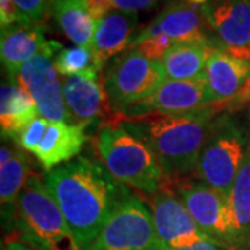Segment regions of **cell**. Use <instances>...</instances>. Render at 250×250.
Segmentation results:
<instances>
[{
  "instance_id": "cell-1",
  "label": "cell",
  "mask_w": 250,
  "mask_h": 250,
  "mask_svg": "<svg viewBox=\"0 0 250 250\" xmlns=\"http://www.w3.org/2000/svg\"><path fill=\"white\" fill-rule=\"evenodd\" d=\"M43 182L62 208L80 250L89 249L128 193L100 161L83 156L47 171Z\"/></svg>"
},
{
  "instance_id": "cell-2",
  "label": "cell",
  "mask_w": 250,
  "mask_h": 250,
  "mask_svg": "<svg viewBox=\"0 0 250 250\" xmlns=\"http://www.w3.org/2000/svg\"><path fill=\"white\" fill-rule=\"evenodd\" d=\"M220 107L188 114H146L120 121L149 146L166 177H182L196 170L200 153L211 132Z\"/></svg>"
},
{
  "instance_id": "cell-3",
  "label": "cell",
  "mask_w": 250,
  "mask_h": 250,
  "mask_svg": "<svg viewBox=\"0 0 250 250\" xmlns=\"http://www.w3.org/2000/svg\"><path fill=\"white\" fill-rule=\"evenodd\" d=\"M18 241L39 250H80L53 195L36 174H29L16 205Z\"/></svg>"
},
{
  "instance_id": "cell-4",
  "label": "cell",
  "mask_w": 250,
  "mask_h": 250,
  "mask_svg": "<svg viewBox=\"0 0 250 250\" xmlns=\"http://www.w3.org/2000/svg\"><path fill=\"white\" fill-rule=\"evenodd\" d=\"M98 152L110 175L120 184L145 193L157 192L163 175L160 166L149 146L123 123L113 121L100 128Z\"/></svg>"
},
{
  "instance_id": "cell-5",
  "label": "cell",
  "mask_w": 250,
  "mask_h": 250,
  "mask_svg": "<svg viewBox=\"0 0 250 250\" xmlns=\"http://www.w3.org/2000/svg\"><path fill=\"white\" fill-rule=\"evenodd\" d=\"M246 152V138L228 116L217 117L197 161L196 171L207 185L229 197Z\"/></svg>"
},
{
  "instance_id": "cell-6",
  "label": "cell",
  "mask_w": 250,
  "mask_h": 250,
  "mask_svg": "<svg viewBox=\"0 0 250 250\" xmlns=\"http://www.w3.org/2000/svg\"><path fill=\"white\" fill-rule=\"evenodd\" d=\"M88 250H166L157 238L152 211L126 193Z\"/></svg>"
},
{
  "instance_id": "cell-7",
  "label": "cell",
  "mask_w": 250,
  "mask_h": 250,
  "mask_svg": "<svg viewBox=\"0 0 250 250\" xmlns=\"http://www.w3.org/2000/svg\"><path fill=\"white\" fill-rule=\"evenodd\" d=\"M166 81L163 64L131 50L116 62L104 82L108 104L114 114H123L149 98Z\"/></svg>"
},
{
  "instance_id": "cell-8",
  "label": "cell",
  "mask_w": 250,
  "mask_h": 250,
  "mask_svg": "<svg viewBox=\"0 0 250 250\" xmlns=\"http://www.w3.org/2000/svg\"><path fill=\"white\" fill-rule=\"evenodd\" d=\"M177 192L199 228L210 239L225 246H239L228 196L206 182L182 184Z\"/></svg>"
},
{
  "instance_id": "cell-9",
  "label": "cell",
  "mask_w": 250,
  "mask_h": 250,
  "mask_svg": "<svg viewBox=\"0 0 250 250\" xmlns=\"http://www.w3.org/2000/svg\"><path fill=\"white\" fill-rule=\"evenodd\" d=\"M9 81L17 83L31 95L38 107L39 117L52 123L71 124L64 98V88L52 56H35L20 68L13 80Z\"/></svg>"
},
{
  "instance_id": "cell-10",
  "label": "cell",
  "mask_w": 250,
  "mask_h": 250,
  "mask_svg": "<svg viewBox=\"0 0 250 250\" xmlns=\"http://www.w3.org/2000/svg\"><path fill=\"white\" fill-rule=\"evenodd\" d=\"M214 104L206 78L190 81L166 80L149 98L128 108L114 120L146 114H188Z\"/></svg>"
},
{
  "instance_id": "cell-11",
  "label": "cell",
  "mask_w": 250,
  "mask_h": 250,
  "mask_svg": "<svg viewBox=\"0 0 250 250\" xmlns=\"http://www.w3.org/2000/svg\"><path fill=\"white\" fill-rule=\"evenodd\" d=\"M203 11L218 49L250 62V0H210Z\"/></svg>"
},
{
  "instance_id": "cell-12",
  "label": "cell",
  "mask_w": 250,
  "mask_h": 250,
  "mask_svg": "<svg viewBox=\"0 0 250 250\" xmlns=\"http://www.w3.org/2000/svg\"><path fill=\"white\" fill-rule=\"evenodd\" d=\"M150 211L157 238L166 250L190 246L210 239L199 228L182 200L172 195L160 193L153 197Z\"/></svg>"
},
{
  "instance_id": "cell-13",
  "label": "cell",
  "mask_w": 250,
  "mask_h": 250,
  "mask_svg": "<svg viewBox=\"0 0 250 250\" xmlns=\"http://www.w3.org/2000/svg\"><path fill=\"white\" fill-rule=\"evenodd\" d=\"M62 49L59 42L46 41L43 29L35 22L16 24L1 29L0 56L9 72V80H13L20 68L35 56L47 54L53 57Z\"/></svg>"
},
{
  "instance_id": "cell-14",
  "label": "cell",
  "mask_w": 250,
  "mask_h": 250,
  "mask_svg": "<svg viewBox=\"0 0 250 250\" xmlns=\"http://www.w3.org/2000/svg\"><path fill=\"white\" fill-rule=\"evenodd\" d=\"M206 27H208V24L203 6L193 3H172L161 11L160 16L149 27L145 28L139 35H136L132 45L157 35L168 36L175 43H208L206 36Z\"/></svg>"
},
{
  "instance_id": "cell-15",
  "label": "cell",
  "mask_w": 250,
  "mask_h": 250,
  "mask_svg": "<svg viewBox=\"0 0 250 250\" xmlns=\"http://www.w3.org/2000/svg\"><path fill=\"white\" fill-rule=\"evenodd\" d=\"M62 88L71 124L86 126L106 114V95L99 80L98 70L65 77Z\"/></svg>"
},
{
  "instance_id": "cell-16",
  "label": "cell",
  "mask_w": 250,
  "mask_h": 250,
  "mask_svg": "<svg viewBox=\"0 0 250 250\" xmlns=\"http://www.w3.org/2000/svg\"><path fill=\"white\" fill-rule=\"evenodd\" d=\"M250 78V62L211 47L206 64V81L214 104L236 98Z\"/></svg>"
},
{
  "instance_id": "cell-17",
  "label": "cell",
  "mask_w": 250,
  "mask_h": 250,
  "mask_svg": "<svg viewBox=\"0 0 250 250\" xmlns=\"http://www.w3.org/2000/svg\"><path fill=\"white\" fill-rule=\"evenodd\" d=\"M85 126L70 123H52L46 126L45 135L34 154L45 170L50 171L59 164L72 160L86 142Z\"/></svg>"
},
{
  "instance_id": "cell-18",
  "label": "cell",
  "mask_w": 250,
  "mask_h": 250,
  "mask_svg": "<svg viewBox=\"0 0 250 250\" xmlns=\"http://www.w3.org/2000/svg\"><path fill=\"white\" fill-rule=\"evenodd\" d=\"M138 25L136 13L111 10L103 18H100L96 34L92 43V52L100 65L104 64L113 56L121 53L135 41V29Z\"/></svg>"
},
{
  "instance_id": "cell-19",
  "label": "cell",
  "mask_w": 250,
  "mask_h": 250,
  "mask_svg": "<svg viewBox=\"0 0 250 250\" xmlns=\"http://www.w3.org/2000/svg\"><path fill=\"white\" fill-rule=\"evenodd\" d=\"M29 177L28 157L22 149L3 145L0 150V205L3 221L10 223L16 217L20 192Z\"/></svg>"
},
{
  "instance_id": "cell-20",
  "label": "cell",
  "mask_w": 250,
  "mask_h": 250,
  "mask_svg": "<svg viewBox=\"0 0 250 250\" xmlns=\"http://www.w3.org/2000/svg\"><path fill=\"white\" fill-rule=\"evenodd\" d=\"M0 95L1 136L16 141L18 135L39 117L38 107L27 90L14 82H3Z\"/></svg>"
},
{
  "instance_id": "cell-21",
  "label": "cell",
  "mask_w": 250,
  "mask_h": 250,
  "mask_svg": "<svg viewBox=\"0 0 250 250\" xmlns=\"http://www.w3.org/2000/svg\"><path fill=\"white\" fill-rule=\"evenodd\" d=\"M52 11L62 34L72 43L92 49L99 21L92 16L86 0H53Z\"/></svg>"
},
{
  "instance_id": "cell-22",
  "label": "cell",
  "mask_w": 250,
  "mask_h": 250,
  "mask_svg": "<svg viewBox=\"0 0 250 250\" xmlns=\"http://www.w3.org/2000/svg\"><path fill=\"white\" fill-rule=\"evenodd\" d=\"M211 46L206 42L174 43L163 57L166 80L190 81L206 78V64Z\"/></svg>"
},
{
  "instance_id": "cell-23",
  "label": "cell",
  "mask_w": 250,
  "mask_h": 250,
  "mask_svg": "<svg viewBox=\"0 0 250 250\" xmlns=\"http://www.w3.org/2000/svg\"><path fill=\"white\" fill-rule=\"evenodd\" d=\"M228 200L238 243L250 245V146L246 147Z\"/></svg>"
},
{
  "instance_id": "cell-24",
  "label": "cell",
  "mask_w": 250,
  "mask_h": 250,
  "mask_svg": "<svg viewBox=\"0 0 250 250\" xmlns=\"http://www.w3.org/2000/svg\"><path fill=\"white\" fill-rule=\"evenodd\" d=\"M53 62L57 72L64 77H71L88 70H100L92 49L85 46L62 49L56 54Z\"/></svg>"
},
{
  "instance_id": "cell-25",
  "label": "cell",
  "mask_w": 250,
  "mask_h": 250,
  "mask_svg": "<svg viewBox=\"0 0 250 250\" xmlns=\"http://www.w3.org/2000/svg\"><path fill=\"white\" fill-rule=\"evenodd\" d=\"M174 43L175 42L172 39H170L168 36L157 35L149 38V39H145L142 42L134 43L131 47H132V50L139 52V53L143 54L147 59H150V60L161 62L166 53L174 46Z\"/></svg>"
},
{
  "instance_id": "cell-26",
  "label": "cell",
  "mask_w": 250,
  "mask_h": 250,
  "mask_svg": "<svg viewBox=\"0 0 250 250\" xmlns=\"http://www.w3.org/2000/svg\"><path fill=\"white\" fill-rule=\"evenodd\" d=\"M47 124H49L47 120L42 118V117H38L35 121H32L21 134L18 135L16 142L20 145L21 149L34 153V150L38 147V145L41 143L42 136L45 135Z\"/></svg>"
},
{
  "instance_id": "cell-27",
  "label": "cell",
  "mask_w": 250,
  "mask_h": 250,
  "mask_svg": "<svg viewBox=\"0 0 250 250\" xmlns=\"http://www.w3.org/2000/svg\"><path fill=\"white\" fill-rule=\"evenodd\" d=\"M24 16H27L32 22L39 24L47 16L49 7L53 0H13Z\"/></svg>"
},
{
  "instance_id": "cell-28",
  "label": "cell",
  "mask_w": 250,
  "mask_h": 250,
  "mask_svg": "<svg viewBox=\"0 0 250 250\" xmlns=\"http://www.w3.org/2000/svg\"><path fill=\"white\" fill-rule=\"evenodd\" d=\"M24 22H32V21L21 13V10L18 9L17 4L13 0H0L1 29L16 25V24H24Z\"/></svg>"
},
{
  "instance_id": "cell-29",
  "label": "cell",
  "mask_w": 250,
  "mask_h": 250,
  "mask_svg": "<svg viewBox=\"0 0 250 250\" xmlns=\"http://www.w3.org/2000/svg\"><path fill=\"white\" fill-rule=\"evenodd\" d=\"M157 0H111V9L128 13H136L153 7Z\"/></svg>"
},
{
  "instance_id": "cell-30",
  "label": "cell",
  "mask_w": 250,
  "mask_h": 250,
  "mask_svg": "<svg viewBox=\"0 0 250 250\" xmlns=\"http://www.w3.org/2000/svg\"><path fill=\"white\" fill-rule=\"evenodd\" d=\"M86 1H88L92 16L98 21L100 18L104 17L108 11L113 10L111 9V0H86Z\"/></svg>"
},
{
  "instance_id": "cell-31",
  "label": "cell",
  "mask_w": 250,
  "mask_h": 250,
  "mask_svg": "<svg viewBox=\"0 0 250 250\" xmlns=\"http://www.w3.org/2000/svg\"><path fill=\"white\" fill-rule=\"evenodd\" d=\"M171 250H228V246L211 241V239H206V241L197 242V243L190 245V246H184V248H177V249Z\"/></svg>"
},
{
  "instance_id": "cell-32",
  "label": "cell",
  "mask_w": 250,
  "mask_h": 250,
  "mask_svg": "<svg viewBox=\"0 0 250 250\" xmlns=\"http://www.w3.org/2000/svg\"><path fill=\"white\" fill-rule=\"evenodd\" d=\"M1 250H39L36 248H32L24 242L18 241V239H7L6 243H3Z\"/></svg>"
},
{
  "instance_id": "cell-33",
  "label": "cell",
  "mask_w": 250,
  "mask_h": 250,
  "mask_svg": "<svg viewBox=\"0 0 250 250\" xmlns=\"http://www.w3.org/2000/svg\"><path fill=\"white\" fill-rule=\"evenodd\" d=\"M210 0H190V3L193 4H203V3H208Z\"/></svg>"
},
{
  "instance_id": "cell-34",
  "label": "cell",
  "mask_w": 250,
  "mask_h": 250,
  "mask_svg": "<svg viewBox=\"0 0 250 250\" xmlns=\"http://www.w3.org/2000/svg\"><path fill=\"white\" fill-rule=\"evenodd\" d=\"M249 82H250V78H249Z\"/></svg>"
}]
</instances>
